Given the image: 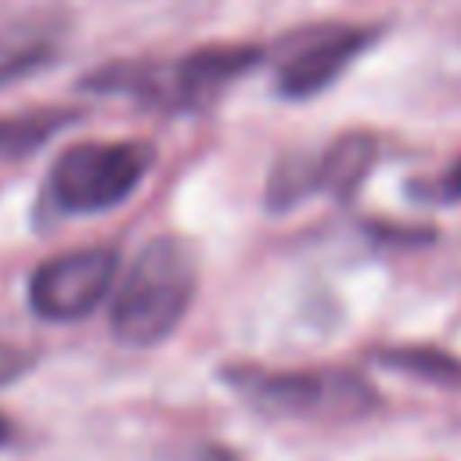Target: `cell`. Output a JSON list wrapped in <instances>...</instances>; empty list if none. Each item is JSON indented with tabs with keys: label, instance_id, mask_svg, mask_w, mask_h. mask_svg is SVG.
Masks as SVG:
<instances>
[{
	"label": "cell",
	"instance_id": "obj_8",
	"mask_svg": "<svg viewBox=\"0 0 461 461\" xmlns=\"http://www.w3.org/2000/svg\"><path fill=\"white\" fill-rule=\"evenodd\" d=\"M378 158V140L371 133H342L324 151H317V187L321 194H331L339 202L353 198V191L367 180L371 166Z\"/></svg>",
	"mask_w": 461,
	"mask_h": 461
},
{
	"label": "cell",
	"instance_id": "obj_10",
	"mask_svg": "<svg viewBox=\"0 0 461 461\" xmlns=\"http://www.w3.org/2000/svg\"><path fill=\"white\" fill-rule=\"evenodd\" d=\"M310 194H321L317 187V155L313 151H288L274 162L267 176V209L270 212H288L303 205Z\"/></svg>",
	"mask_w": 461,
	"mask_h": 461
},
{
	"label": "cell",
	"instance_id": "obj_3",
	"mask_svg": "<svg viewBox=\"0 0 461 461\" xmlns=\"http://www.w3.org/2000/svg\"><path fill=\"white\" fill-rule=\"evenodd\" d=\"M155 166V144L151 140H83L68 144L43 187L36 220L40 227H54L72 216H97L140 191Z\"/></svg>",
	"mask_w": 461,
	"mask_h": 461
},
{
	"label": "cell",
	"instance_id": "obj_14",
	"mask_svg": "<svg viewBox=\"0 0 461 461\" xmlns=\"http://www.w3.org/2000/svg\"><path fill=\"white\" fill-rule=\"evenodd\" d=\"M14 436H18V429H14V421H11V418H7L4 411H0V447H7V443H11Z\"/></svg>",
	"mask_w": 461,
	"mask_h": 461
},
{
	"label": "cell",
	"instance_id": "obj_1",
	"mask_svg": "<svg viewBox=\"0 0 461 461\" xmlns=\"http://www.w3.org/2000/svg\"><path fill=\"white\" fill-rule=\"evenodd\" d=\"M267 58L256 43H205L180 58H119L97 65L79 79L90 94L130 97L151 112L166 115H198L216 108V101L245 79Z\"/></svg>",
	"mask_w": 461,
	"mask_h": 461
},
{
	"label": "cell",
	"instance_id": "obj_9",
	"mask_svg": "<svg viewBox=\"0 0 461 461\" xmlns=\"http://www.w3.org/2000/svg\"><path fill=\"white\" fill-rule=\"evenodd\" d=\"M79 119L76 108H29L0 119V162L25 158L40 151L50 137H58L65 126Z\"/></svg>",
	"mask_w": 461,
	"mask_h": 461
},
{
	"label": "cell",
	"instance_id": "obj_2",
	"mask_svg": "<svg viewBox=\"0 0 461 461\" xmlns=\"http://www.w3.org/2000/svg\"><path fill=\"white\" fill-rule=\"evenodd\" d=\"M194 292H198V256L191 241L176 234L151 238L130 263L112 299L108 310L112 335L133 349H151L166 342L187 317Z\"/></svg>",
	"mask_w": 461,
	"mask_h": 461
},
{
	"label": "cell",
	"instance_id": "obj_13",
	"mask_svg": "<svg viewBox=\"0 0 461 461\" xmlns=\"http://www.w3.org/2000/svg\"><path fill=\"white\" fill-rule=\"evenodd\" d=\"M443 194H447V198H461V158L447 169V176H443Z\"/></svg>",
	"mask_w": 461,
	"mask_h": 461
},
{
	"label": "cell",
	"instance_id": "obj_11",
	"mask_svg": "<svg viewBox=\"0 0 461 461\" xmlns=\"http://www.w3.org/2000/svg\"><path fill=\"white\" fill-rule=\"evenodd\" d=\"M378 360L385 367H396L403 375L414 378H429V382H457L461 378V364L432 346H400V349H382Z\"/></svg>",
	"mask_w": 461,
	"mask_h": 461
},
{
	"label": "cell",
	"instance_id": "obj_6",
	"mask_svg": "<svg viewBox=\"0 0 461 461\" xmlns=\"http://www.w3.org/2000/svg\"><path fill=\"white\" fill-rule=\"evenodd\" d=\"M375 40L367 25H317L285 40L274 61V90L288 101L324 94Z\"/></svg>",
	"mask_w": 461,
	"mask_h": 461
},
{
	"label": "cell",
	"instance_id": "obj_5",
	"mask_svg": "<svg viewBox=\"0 0 461 461\" xmlns=\"http://www.w3.org/2000/svg\"><path fill=\"white\" fill-rule=\"evenodd\" d=\"M119 270V249L90 245L43 259L29 277V306L43 321H79L101 306Z\"/></svg>",
	"mask_w": 461,
	"mask_h": 461
},
{
	"label": "cell",
	"instance_id": "obj_12",
	"mask_svg": "<svg viewBox=\"0 0 461 461\" xmlns=\"http://www.w3.org/2000/svg\"><path fill=\"white\" fill-rule=\"evenodd\" d=\"M32 364H36V353H32L25 342H14V339H7V335L0 331V385L22 378Z\"/></svg>",
	"mask_w": 461,
	"mask_h": 461
},
{
	"label": "cell",
	"instance_id": "obj_15",
	"mask_svg": "<svg viewBox=\"0 0 461 461\" xmlns=\"http://www.w3.org/2000/svg\"><path fill=\"white\" fill-rule=\"evenodd\" d=\"M202 461H238L234 454H227V450H205V457Z\"/></svg>",
	"mask_w": 461,
	"mask_h": 461
},
{
	"label": "cell",
	"instance_id": "obj_4",
	"mask_svg": "<svg viewBox=\"0 0 461 461\" xmlns=\"http://www.w3.org/2000/svg\"><path fill=\"white\" fill-rule=\"evenodd\" d=\"M223 382L256 411L299 421H357L382 407L378 389L349 367H256L230 364Z\"/></svg>",
	"mask_w": 461,
	"mask_h": 461
},
{
	"label": "cell",
	"instance_id": "obj_7",
	"mask_svg": "<svg viewBox=\"0 0 461 461\" xmlns=\"http://www.w3.org/2000/svg\"><path fill=\"white\" fill-rule=\"evenodd\" d=\"M68 40V18L58 7L25 11L0 22V90L47 72Z\"/></svg>",
	"mask_w": 461,
	"mask_h": 461
}]
</instances>
